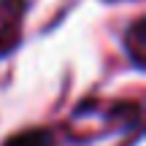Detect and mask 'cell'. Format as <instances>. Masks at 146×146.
<instances>
[{
  "mask_svg": "<svg viewBox=\"0 0 146 146\" xmlns=\"http://www.w3.org/2000/svg\"><path fill=\"white\" fill-rule=\"evenodd\" d=\"M52 143V135L46 130H30V133H22V135L11 138L5 146H49Z\"/></svg>",
  "mask_w": 146,
  "mask_h": 146,
  "instance_id": "1",
  "label": "cell"
},
{
  "mask_svg": "<svg viewBox=\"0 0 146 146\" xmlns=\"http://www.w3.org/2000/svg\"><path fill=\"white\" fill-rule=\"evenodd\" d=\"M130 52H133L135 65H141L143 62V19H138L130 30Z\"/></svg>",
  "mask_w": 146,
  "mask_h": 146,
  "instance_id": "2",
  "label": "cell"
}]
</instances>
